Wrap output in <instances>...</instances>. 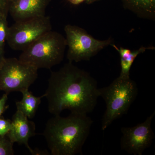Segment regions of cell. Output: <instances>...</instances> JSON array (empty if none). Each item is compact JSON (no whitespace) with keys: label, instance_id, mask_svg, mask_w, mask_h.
I'll use <instances>...</instances> for the list:
<instances>
[{"label":"cell","instance_id":"6da1fadb","mask_svg":"<svg viewBox=\"0 0 155 155\" xmlns=\"http://www.w3.org/2000/svg\"><path fill=\"white\" fill-rule=\"evenodd\" d=\"M97 81L69 62L52 72L45 93L50 114L59 115L65 110L87 114L96 106L99 96Z\"/></svg>","mask_w":155,"mask_h":155},{"label":"cell","instance_id":"7a4b0ae2","mask_svg":"<svg viewBox=\"0 0 155 155\" xmlns=\"http://www.w3.org/2000/svg\"><path fill=\"white\" fill-rule=\"evenodd\" d=\"M93 123L87 114L71 113L49 119L43 133L52 155L82 154V147Z\"/></svg>","mask_w":155,"mask_h":155},{"label":"cell","instance_id":"3957f363","mask_svg":"<svg viewBox=\"0 0 155 155\" xmlns=\"http://www.w3.org/2000/svg\"><path fill=\"white\" fill-rule=\"evenodd\" d=\"M98 93L106 104L101 122L102 130H105L115 120L127 114L138 94V87L130 77L119 76L109 86L99 88Z\"/></svg>","mask_w":155,"mask_h":155},{"label":"cell","instance_id":"277c9868","mask_svg":"<svg viewBox=\"0 0 155 155\" xmlns=\"http://www.w3.org/2000/svg\"><path fill=\"white\" fill-rule=\"evenodd\" d=\"M67 46L62 35L51 30L22 51L18 59L38 69H50L63 61Z\"/></svg>","mask_w":155,"mask_h":155},{"label":"cell","instance_id":"5b68a950","mask_svg":"<svg viewBox=\"0 0 155 155\" xmlns=\"http://www.w3.org/2000/svg\"><path fill=\"white\" fill-rule=\"evenodd\" d=\"M38 70L17 58H5L0 64V91L8 95L28 89L37 78Z\"/></svg>","mask_w":155,"mask_h":155},{"label":"cell","instance_id":"8992f818","mask_svg":"<svg viewBox=\"0 0 155 155\" xmlns=\"http://www.w3.org/2000/svg\"><path fill=\"white\" fill-rule=\"evenodd\" d=\"M64 30L68 46L67 58L71 63L89 61L101 50L113 43L111 38L104 41L96 39L86 31L76 25H67Z\"/></svg>","mask_w":155,"mask_h":155},{"label":"cell","instance_id":"52a82bcc","mask_svg":"<svg viewBox=\"0 0 155 155\" xmlns=\"http://www.w3.org/2000/svg\"><path fill=\"white\" fill-rule=\"evenodd\" d=\"M51 30V19L46 15L16 21L9 27L7 42L12 49L22 51Z\"/></svg>","mask_w":155,"mask_h":155},{"label":"cell","instance_id":"ba28073f","mask_svg":"<svg viewBox=\"0 0 155 155\" xmlns=\"http://www.w3.org/2000/svg\"><path fill=\"white\" fill-rule=\"evenodd\" d=\"M155 111L144 122L131 127H122L120 140L121 149L129 154L142 155L145 150L150 147L155 138L151 127Z\"/></svg>","mask_w":155,"mask_h":155},{"label":"cell","instance_id":"9c48e42d","mask_svg":"<svg viewBox=\"0 0 155 155\" xmlns=\"http://www.w3.org/2000/svg\"><path fill=\"white\" fill-rule=\"evenodd\" d=\"M28 119L17 110L12 117L11 129L7 136L13 143L24 145L31 154L33 150L29 146L28 140L30 137L36 135L35 125Z\"/></svg>","mask_w":155,"mask_h":155},{"label":"cell","instance_id":"30bf717a","mask_svg":"<svg viewBox=\"0 0 155 155\" xmlns=\"http://www.w3.org/2000/svg\"><path fill=\"white\" fill-rule=\"evenodd\" d=\"M52 0H17L10 4L9 13L15 22L45 16L46 9Z\"/></svg>","mask_w":155,"mask_h":155},{"label":"cell","instance_id":"8fae6325","mask_svg":"<svg viewBox=\"0 0 155 155\" xmlns=\"http://www.w3.org/2000/svg\"><path fill=\"white\" fill-rule=\"evenodd\" d=\"M21 93L22 99L16 103L17 110L21 112L28 119H32L35 116L41 103V99L44 95L40 97L35 96L28 89L23 91Z\"/></svg>","mask_w":155,"mask_h":155},{"label":"cell","instance_id":"7c38bea8","mask_svg":"<svg viewBox=\"0 0 155 155\" xmlns=\"http://www.w3.org/2000/svg\"><path fill=\"white\" fill-rule=\"evenodd\" d=\"M111 45L114 47L120 54L121 71L119 76L125 78L130 77V68L137 56L140 54L144 52L147 49L150 48L141 47L138 50L131 51L128 49L117 47L114 44Z\"/></svg>","mask_w":155,"mask_h":155},{"label":"cell","instance_id":"4fadbf2b","mask_svg":"<svg viewBox=\"0 0 155 155\" xmlns=\"http://www.w3.org/2000/svg\"><path fill=\"white\" fill-rule=\"evenodd\" d=\"M129 3L134 11L140 16H155V0H129Z\"/></svg>","mask_w":155,"mask_h":155},{"label":"cell","instance_id":"5bb4252c","mask_svg":"<svg viewBox=\"0 0 155 155\" xmlns=\"http://www.w3.org/2000/svg\"><path fill=\"white\" fill-rule=\"evenodd\" d=\"M8 16V14L6 13H0V51L4 53L9 28Z\"/></svg>","mask_w":155,"mask_h":155},{"label":"cell","instance_id":"9a60e30c","mask_svg":"<svg viewBox=\"0 0 155 155\" xmlns=\"http://www.w3.org/2000/svg\"><path fill=\"white\" fill-rule=\"evenodd\" d=\"M13 144L7 136H0V155H14Z\"/></svg>","mask_w":155,"mask_h":155},{"label":"cell","instance_id":"2e32d148","mask_svg":"<svg viewBox=\"0 0 155 155\" xmlns=\"http://www.w3.org/2000/svg\"><path fill=\"white\" fill-rule=\"evenodd\" d=\"M11 121L0 117V136L7 135L11 129Z\"/></svg>","mask_w":155,"mask_h":155},{"label":"cell","instance_id":"e0dca14e","mask_svg":"<svg viewBox=\"0 0 155 155\" xmlns=\"http://www.w3.org/2000/svg\"><path fill=\"white\" fill-rule=\"evenodd\" d=\"M10 0H0V13L8 14Z\"/></svg>","mask_w":155,"mask_h":155},{"label":"cell","instance_id":"ac0fdd59","mask_svg":"<svg viewBox=\"0 0 155 155\" xmlns=\"http://www.w3.org/2000/svg\"><path fill=\"white\" fill-rule=\"evenodd\" d=\"M8 99V94L5 93L0 99V117L5 112V110L8 108L6 107V102Z\"/></svg>","mask_w":155,"mask_h":155},{"label":"cell","instance_id":"d6986e66","mask_svg":"<svg viewBox=\"0 0 155 155\" xmlns=\"http://www.w3.org/2000/svg\"><path fill=\"white\" fill-rule=\"evenodd\" d=\"M69 2L74 5H78L83 2L85 0H68Z\"/></svg>","mask_w":155,"mask_h":155},{"label":"cell","instance_id":"ffe728a7","mask_svg":"<svg viewBox=\"0 0 155 155\" xmlns=\"http://www.w3.org/2000/svg\"><path fill=\"white\" fill-rule=\"evenodd\" d=\"M5 58V53L2 52L0 51V64Z\"/></svg>","mask_w":155,"mask_h":155},{"label":"cell","instance_id":"44dd1931","mask_svg":"<svg viewBox=\"0 0 155 155\" xmlns=\"http://www.w3.org/2000/svg\"><path fill=\"white\" fill-rule=\"evenodd\" d=\"M96 1L97 0H87V3L88 4H91Z\"/></svg>","mask_w":155,"mask_h":155},{"label":"cell","instance_id":"7402d4cb","mask_svg":"<svg viewBox=\"0 0 155 155\" xmlns=\"http://www.w3.org/2000/svg\"><path fill=\"white\" fill-rule=\"evenodd\" d=\"M17 0H10V4H11V3L14 2H16V1H17Z\"/></svg>","mask_w":155,"mask_h":155}]
</instances>
